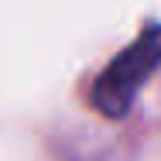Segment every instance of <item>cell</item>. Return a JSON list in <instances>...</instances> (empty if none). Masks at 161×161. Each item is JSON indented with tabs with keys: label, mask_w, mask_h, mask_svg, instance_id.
Wrapping results in <instances>:
<instances>
[{
	"label": "cell",
	"mask_w": 161,
	"mask_h": 161,
	"mask_svg": "<svg viewBox=\"0 0 161 161\" xmlns=\"http://www.w3.org/2000/svg\"><path fill=\"white\" fill-rule=\"evenodd\" d=\"M161 65V24H151L141 38H134L127 48L99 72L93 86V106L103 117H124L144 82Z\"/></svg>",
	"instance_id": "obj_1"
}]
</instances>
